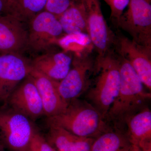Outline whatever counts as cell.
<instances>
[{"label":"cell","instance_id":"cell-1","mask_svg":"<svg viewBox=\"0 0 151 151\" xmlns=\"http://www.w3.org/2000/svg\"><path fill=\"white\" fill-rule=\"evenodd\" d=\"M119 63L120 85L119 93L108 111L106 122L113 128L124 132L129 117L146 106L151 99L144 84L129 63L117 54Z\"/></svg>","mask_w":151,"mask_h":151},{"label":"cell","instance_id":"cell-2","mask_svg":"<svg viewBox=\"0 0 151 151\" xmlns=\"http://www.w3.org/2000/svg\"><path fill=\"white\" fill-rule=\"evenodd\" d=\"M47 122L76 136L93 139L113 128L91 103L78 98L69 102L61 113L47 118Z\"/></svg>","mask_w":151,"mask_h":151},{"label":"cell","instance_id":"cell-3","mask_svg":"<svg viewBox=\"0 0 151 151\" xmlns=\"http://www.w3.org/2000/svg\"><path fill=\"white\" fill-rule=\"evenodd\" d=\"M92 77L86 98L106 120L120 88L119 60L114 50L103 57L96 58Z\"/></svg>","mask_w":151,"mask_h":151},{"label":"cell","instance_id":"cell-4","mask_svg":"<svg viewBox=\"0 0 151 151\" xmlns=\"http://www.w3.org/2000/svg\"><path fill=\"white\" fill-rule=\"evenodd\" d=\"M37 132L32 121L9 107L0 108V142L11 151H28Z\"/></svg>","mask_w":151,"mask_h":151},{"label":"cell","instance_id":"cell-5","mask_svg":"<svg viewBox=\"0 0 151 151\" xmlns=\"http://www.w3.org/2000/svg\"><path fill=\"white\" fill-rule=\"evenodd\" d=\"M95 59L84 51L75 53L66 76L57 84L58 91L63 101L68 104L87 91L92 81Z\"/></svg>","mask_w":151,"mask_h":151},{"label":"cell","instance_id":"cell-6","mask_svg":"<svg viewBox=\"0 0 151 151\" xmlns=\"http://www.w3.org/2000/svg\"><path fill=\"white\" fill-rule=\"evenodd\" d=\"M27 27L26 51L34 54L50 50L64 33L58 18L45 10L33 18L28 23Z\"/></svg>","mask_w":151,"mask_h":151},{"label":"cell","instance_id":"cell-7","mask_svg":"<svg viewBox=\"0 0 151 151\" xmlns=\"http://www.w3.org/2000/svg\"><path fill=\"white\" fill-rule=\"evenodd\" d=\"M117 25L137 43L151 48V0H130Z\"/></svg>","mask_w":151,"mask_h":151},{"label":"cell","instance_id":"cell-8","mask_svg":"<svg viewBox=\"0 0 151 151\" xmlns=\"http://www.w3.org/2000/svg\"><path fill=\"white\" fill-rule=\"evenodd\" d=\"M87 22V35L97 52V58L103 57L113 50L116 36L103 16L100 0H81Z\"/></svg>","mask_w":151,"mask_h":151},{"label":"cell","instance_id":"cell-9","mask_svg":"<svg viewBox=\"0 0 151 151\" xmlns=\"http://www.w3.org/2000/svg\"><path fill=\"white\" fill-rule=\"evenodd\" d=\"M32 70L31 60L23 55H0V103H6L14 89Z\"/></svg>","mask_w":151,"mask_h":151},{"label":"cell","instance_id":"cell-10","mask_svg":"<svg viewBox=\"0 0 151 151\" xmlns=\"http://www.w3.org/2000/svg\"><path fill=\"white\" fill-rule=\"evenodd\" d=\"M116 53L127 60L144 86L151 89V48L143 46L125 36H116Z\"/></svg>","mask_w":151,"mask_h":151},{"label":"cell","instance_id":"cell-11","mask_svg":"<svg viewBox=\"0 0 151 151\" xmlns=\"http://www.w3.org/2000/svg\"><path fill=\"white\" fill-rule=\"evenodd\" d=\"M31 121L44 115L42 102L37 86L29 75L19 84L6 104Z\"/></svg>","mask_w":151,"mask_h":151},{"label":"cell","instance_id":"cell-12","mask_svg":"<svg viewBox=\"0 0 151 151\" xmlns=\"http://www.w3.org/2000/svg\"><path fill=\"white\" fill-rule=\"evenodd\" d=\"M12 17L0 14V55H23L26 51L27 27Z\"/></svg>","mask_w":151,"mask_h":151},{"label":"cell","instance_id":"cell-13","mask_svg":"<svg viewBox=\"0 0 151 151\" xmlns=\"http://www.w3.org/2000/svg\"><path fill=\"white\" fill-rule=\"evenodd\" d=\"M68 52L50 50L38 55L31 61L32 67L53 80L60 81L71 68L73 57Z\"/></svg>","mask_w":151,"mask_h":151},{"label":"cell","instance_id":"cell-14","mask_svg":"<svg viewBox=\"0 0 151 151\" xmlns=\"http://www.w3.org/2000/svg\"><path fill=\"white\" fill-rule=\"evenodd\" d=\"M124 132L132 145L142 151H151V111L148 106L127 119Z\"/></svg>","mask_w":151,"mask_h":151},{"label":"cell","instance_id":"cell-15","mask_svg":"<svg viewBox=\"0 0 151 151\" xmlns=\"http://www.w3.org/2000/svg\"><path fill=\"white\" fill-rule=\"evenodd\" d=\"M29 75L33 79L40 95L45 116L50 118L64 111L68 104L63 101L58 93V81L32 68Z\"/></svg>","mask_w":151,"mask_h":151},{"label":"cell","instance_id":"cell-16","mask_svg":"<svg viewBox=\"0 0 151 151\" xmlns=\"http://www.w3.org/2000/svg\"><path fill=\"white\" fill-rule=\"evenodd\" d=\"M48 142L57 151H91L94 139L76 136L61 128L48 125Z\"/></svg>","mask_w":151,"mask_h":151},{"label":"cell","instance_id":"cell-17","mask_svg":"<svg viewBox=\"0 0 151 151\" xmlns=\"http://www.w3.org/2000/svg\"><path fill=\"white\" fill-rule=\"evenodd\" d=\"M2 14L27 24L44 10L47 0H2Z\"/></svg>","mask_w":151,"mask_h":151},{"label":"cell","instance_id":"cell-18","mask_svg":"<svg viewBox=\"0 0 151 151\" xmlns=\"http://www.w3.org/2000/svg\"><path fill=\"white\" fill-rule=\"evenodd\" d=\"M58 19L65 34L87 35L86 13L81 0L73 1Z\"/></svg>","mask_w":151,"mask_h":151},{"label":"cell","instance_id":"cell-19","mask_svg":"<svg viewBox=\"0 0 151 151\" xmlns=\"http://www.w3.org/2000/svg\"><path fill=\"white\" fill-rule=\"evenodd\" d=\"M131 146L124 132L113 128L94 139L91 151H129Z\"/></svg>","mask_w":151,"mask_h":151},{"label":"cell","instance_id":"cell-20","mask_svg":"<svg viewBox=\"0 0 151 151\" xmlns=\"http://www.w3.org/2000/svg\"><path fill=\"white\" fill-rule=\"evenodd\" d=\"M89 37L86 34L79 33L73 34H65L60 37L56 44L64 50V51L75 52L79 53L82 47L85 46V38Z\"/></svg>","mask_w":151,"mask_h":151},{"label":"cell","instance_id":"cell-21","mask_svg":"<svg viewBox=\"0 0 151 151\" xmlns=\"http://www.w3.org/2000/svg\"><path fill=\"white\" fill-rule=\"evenodd\" d=\"M110 6L111 10V19L116 25L120 17L127 7L130 0H104Z\"/></svg>","mask_w":151,"mask_h":151},{"label":"cell","instance_id":"cell-22","mask_svg":"<svg viewBox=\"0 0 151 151\" xmlns=\"http://www.w3.org/2000/svg\"><path fill=\"white\" fill-rule=\"evenodd\" d=\"M75 0H47L44 10L53 14L58 18Z\"/></svg>","mask_w":151,"mask_h":151},{"label":"cell","instance_id":"cell-23","mask_svg":"<svg viewBox=\"0 0 151 151\" xmlns=\"http://www.w3.org/2000/svg\"><path fill=\"white\" fill-rule=\"evenodd\" d=\"M46 139L37 131L30 143L28 151H55Z\"/></svg>","mask_w":151,"mask_h":151},{"label":"cell","instance_id":"cell-24","mask_svg":"<svg viewBox=\"0 0 151 151\" xmlns=\"http://www.w3.org/2000/svg\"><path fill=\"white\" fill-rule=\"evenodd\" d=\"M129 151H142V150L137 146L132 145Z\"/></svg>","mask_w":151,"mask_h":151},{"label":"cell","instance_id":"cell-25","mask_svg":"<svg viewBox=\"0 0 151 151\" xmlns=\"http://www.w3.org/2000/svg\"><path fill=\"white\" fill-rule=\"evenodd\" d=\"M3 3L2 0H0V14L2 13Z\"/></svg>","mask_w":151,"mask_h":151},{"label":"cell","instance_id":"cell-26","mask_svg":"<svg viewBox=\"0 0 151 151\" xmlns=\"http://www.w3.org/2000/svg\"><path fill=\"white\" fill-rule=\"evenodd\" d=\"M5 147L0 142V151H5Z\"/></svg>","mask_w":151,"mask_h":151},{"label":"cell","instance_id":"cell-27","mask_svg":"<svg viewBox=\"0 0 151 151\" xmlns=\"http://www.w3.org/2000/svg\"><path fill=\"white\" fill-rule=\"evenodd\" d=\"M55 151H57L56 150H55Z\"/></svg>","mask_w":151,"mask_h":151}]
</instances>
